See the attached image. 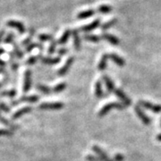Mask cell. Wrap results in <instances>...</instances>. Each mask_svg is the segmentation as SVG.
Returning a JSON list of instances; mask_svg holds the SVG:
<instances>
[{"mask_svg": "<svg viewBox=\"0 0 161 161\" xmlns=\"http://www.w3.org/2000/svg\"><path fill=\"white\" fill-rule=\"evenodd\" d=\"M4 35H5V31H4V30L0 31V42H1V41H2V40H3V37H4Z\"/></svg>", "mask_w": 161, "mask_h": 161, "instance_id": "f6af8a7d", "label": "cell"}, {"mask_svg": "<svg viewBox=\"0 0 161 161\" xmlns=\"http://www.w3.org/2000/svg\"><path fill=\"white\" fill-rule=\"evenodd\" d=\"M99 19H97L96 21H94L93 23H92L90 25H86V26H83L80 28V31H91L92 30H94L95 28H97L98 25H99Z\"/></svg>", "mask_w": 161, "mask_h": 161, "instance_id": "e0dca14e", "label": "cell"}, {"mask_svg": "<svg viewBox=\"0 0 161 161\" xmlns=\"http://www.w3.org/2000/svg\"><path fill=\"white\" fill-rule=\"evenodd\" d=\"M160 127H161V122H160Z\"/></svg>", "mask_w": 161, "mask_h": 161, "instance_id": "681fc988", "label": "cell"}, {"mask_svg": "<svg viewBox=\"0 0 161 161\" xmlns=\"http://www.w3.org/2000/svg\"><path fill=\"white\" fill-rule=\"evenodd\" d=\"M139 106H142V107H143L144 108L150 110V111H152L153 113H156V114L161 113L160 105H155V104L150 103V102H148V101L140 100L139 101Z\"/></svg>", "mask_w": 161, "mask_h": 161, "instance_id": "5b68a950", "label": "cell"}, {"mask_svg": "<svg viewBox=\"0 0 161 161\" xmlns=\"http://www.w3.org/2000/svg\"><path fill=\"white\" fill-rule=\"evenodd\" d=\"M0 74H3V75H5L6 76H7V74H6V69L4 68V67H0Z\"/></svg>", "mask_w": 161, "mask_h": 161, "instance_id": "7bdbcfd3", "label": "cell"}, {"mask_svg": "<svg viewBox=\"0 0 161 161\" xmlns=\"http://www.w3.org/2000/svg\"><path fill=\"white\" fill-rule=\"evenodd\" d=\"M40 96L39 95H30V96H23L17 100H12L10 104L12 107H16L19 104L22 102H29V103H35L37 101H39Z\"/></svg>", "mask_w": 161, "mask_h": 161, "instance_id": "7a4b0ae2", "label": "cell"}, {"mask_svg": "<svg viewBox=\"0 0 161 161\" xmlns=\"http://www.w3.org/2000/svg\"><path fill=\"white\" fill-rule=\"evenodd\" d=\"M61 58L60 57L56 58H45V57H42L40 58V61L45 64H56L60 62Z\"/></svg>", "mask_w": 161, "mask_h": 161, "instance_id": "2e32d148", "label": "cell"}, {"mask_svg": "<svg viewBox=\"0 0 161 161\" xmlns=\"http://www.w3.org/2000/svg\"><path fill=\"white\" fill-rule=\"evenodd\" d=\"M74 61H75V58H74V57H71V58H68V59L66 60L65 64H64L60 69L58 70V75H59V76H64V75H65V74L69 71L70 67H71V65L73 64Z\"/></svg>", "mask_w": 161, "mask_h": 161, "instance_id": "30bf717a", "label": "cell"}, {"mask_svg": "<svg viewBox=\"0 0 161 161\" xmlns=\"http://www.w3.org/2000/svg\"><path fill=\"white\" fill-rule=\"evenodd\" d=\"M95 14V12L94 10H87V11H83L80 13L77 16L78 18H80V19H85L87 17H90V16H92Z\"/></svg>", "mask_w": 161, "mask_h": 161, "instance_id": "f1b7e54d", "label": "cell"}, {"mask_svg": "<svg viewBox=\"0 0 161 161\" xmlns=\"http://www.w3.org/2000/svg\"><path fill=\"white\" fill-rule=\"evenodd\" d=\"M58 52L60 56H63V55H65V54L68 52V49H67V48H64V47H62V48L58 49Z\"/></svg>", "mask_w": 161, "mask_h": 161, "instance_id": "60d3db41", "label": "cell"}, {"mask_svg": "<svg viewBox=\"0 0 161 161\" xmlns=\"http://www.w3.org/2000/svg\"><path fill=\"white\" fill-rule=\"evenodd\" d=\"M0 111H3V112H5V113H10V107L7 105L5 102H3V101H0Z\"/></svg>", "mask_w": 161, "mask_h": 161, "instance_id": "1f68e13d", "label": "cell"}, {"mask_svg": "<svg viewBox=\"0 0 161 161\" xmlns=\"http://www.w3.org/2000/svg\"><path fill=\"white\" fill-rule=\"evenodd\" d=\"M63 108L64 104L62 102H44L39 105V108L43 110H58Z\"/></svg>", "mask_w": 161, "mask_h": 161, "instance_id": "277c9868", "label": "cell"}, {"mask_svg": "<svg viewBox=\"0 0 161 161\" xmlns=\"http://www.w3.org/2000/svg\"><path fill=\"white\" fill-rule=\"evenodd\" d=\"M14 55H15V57L18 58V59H22L23 58V56H24V54H23V51H22L21 49H20V47L17 46V44L16 43H14Z\"/></svg>", "mask_w": 161, "mask_h": 161, "instance_id": "484cf974", "label": "cell"}, {"mask_svg": "<svg viewBox=\"0 0 161 161\" xmlns=\"http://www.w3.org/2000/svg\"><path fill=\"white\" fill-rule=\"evenodd\" d=\"M114 93H115V95L118 97V98H119V99H121V100H122V102L125 104L126 107L127 106H130V105H132V100L129 98V97H127L126 94L123 92L122 90H120V89H116V88H115Z\"/></svg>", "mask_w": 161, "mask_h": 161, "instance_id": "52a82bcc", "label": "cell"}, {"mask_svg": "<svg viewBox=\"0 0 161 161\" xmlns=\"http://www.w3.org/2000/svg\"><path fill=\"white\" fill-rule=\"evenodd\" d=\"M126 106L124 103H119V102H111V103L106 104L98 112V116L102 117L106 115L112 108H116V109H125Z\"/></svg>", "mask_w": 161, "mask_h": 161, "instance_id": "6da1fadb", "label": "cell"}, {"mask_svg": "<svg viewBox=\"0 0 161 161\" xmlns=\"http://www.w3.org/2000/svg\"><path fill=\"white\" fill-rule=\"evenodd\" d=\"M86 159L88 161H102L99 158L93 155H88L86 157Z\"/></svg>", "mask_w": 161, "mask_h": 161, "instance_id": "74e56055", "label": "cell"}, {"mask_svg": "<svg viewBox=\"0 0 161 161\" xmlns=\"http://www.w3.org/2000/svg\"><path fill=\"white\" fill-rule=\"evenodd\" d=\"M134 111H135V113L137 114L138 115V117L141 119V121L145 124V125H150V123H151V120H150V118L148 116V115H146L145 113H144L143 111L142 110V108H140V106L137 105V106H135L134 107Z\"/></svg>", "mask_w": 161, "mask_h": 161, "instance_id": "8992f818", "label": "cell"}, {"mask_svg": "<svg viewBox=\"0 0 161 161\" xmlns=\"http://www.w3.org/2000/svg\"><path fill=\"white\" fill-rule=\"evenodd\" d=\"M57 45H58V42H57L55 40H53L51 42H50V45H49V47H48V49H47V53H48L49 55H52V54H54V53H55Z\"/></svg>", "mask_w": 161, "mask_h": 161, "instance_id": "4dcf8cb0", "label": "cell"}, {"mask_svg": "<svg viewBox=\"0 0 161 161\" xmlns=\"http://www.w3.org/2000/svg\"><path fill=\"white\" fill-rule=\"evenodd\" d=\"M34 48H39V49H43L44 47L42 44L40 43H30L29 45L25 47V51L26 52H31L32 51Z\"/></svg>", "mask_w": 161, "mask_h": 161, "instance_id": "7402d4cb", "label": "cell"}, {"mask_svg": "<svg viewBox=\"0 0 161 161\" xmlns=\"http://www.w3.org/2000/svg\"><path fill=\"white\" fill-rule=\"evenodd\" d=\"M107 55V58L108 59L110 58V59H112L114 62H115L117 65H119V66H124L125 64V59L124 58H120L119 56H117L116 54H106Z\"/></svg>", "mask_w": 161, "mask_h": 161, "instance_id": "4fadbf2b", "label": "cell"}, {"mask_svg": "<svg viewBox=\"0 0 161 161\" xmlns=\"http://www.w3.org/2000/svg\"><path fill=\"white\" fill-rule=\"evenodd\" d=\"M14 33L10 32V33L7 34V36L6 37V39L4 40V42H5V43H12V42L14 41Z\"/></svg>", "mask_w": 161, "mask_h": 161, "instance_id": "8d00e7d4", "label": "cell"}, {"mask_svg": "<svg viewBox=\"0 0 161 161\" xmlns=\"http://www.w3.org/2000/svg\"><path fill=\"white\" fill-rule=\"evenodd\" d=\"M107 61H108V58H107V55L105 54L103 57L101 58L100 62L98 63V69L99 70V71H104V70L106 69V66H107Z\"/></svg>", "mask_w": 161, "mask_h": 161, "instance_id": "4316f807", "label": "cell"}, {"mask_svg": "<svg viewBox=\"0 0 161 161\" xmlns=\"http://www.w3.org/2000/svg\"><path fill=\"white\" fill-rule=\"evenodd\" d=\"M72 32L70 31L69 30H66L64 32L63 36L59 39V40L58 41V44H59V45H64V43H66L67 42V40H68V39H69V36L70 34H71Z\"/></svg>", "mask_w": 161, "mask_h": 161, "instance_id": "cb8c5ba5", "label": "cell"}, {"mask_svg": "<svg viewBox=\"0 0 161 161\" xmlns=\"http://www.w3.org/2000/svg\"><path fill=\"white\" fill-rule=\"evenodd\" d=\"M38 38H39V40H40V41H43V42H46V41H52V40H54V38H53L52 35L45 34V33L39 35Z\"/></svg>", "mask_w": 161, "mask_h": 161, "instance_id": "f546056e", "label": "cell"}, {"mask_svg": "<svg viewBox=\"0 0 161 161\" xmlns=\"http://www.w3.org/2000/svg\"><path fill=\"white\" fill-rule=\"evenodd\" d=\"M101 39H103V40H108V42H110L111 44H114V45H117V44H119V40L115 37V36H113V35L108 34V33H103L102 36H101Z\"/></svg>", "mask_w": 161, "mask_h": 161, "instance_id": "9a60e30c", "label": "cell"}, {"mask_svg": "<svg viewBox=\"0 0 161 161\" xmlns=\"http://www.w3.org/2000/svg\"><path fill=\"white\" fill-rule=\"evenodd\" d=\"M98 10H99V12L103 13V14H108V13L111 12L112 7L109 6H101L98 7Z\"/></svg>", "mask_w": 161, "mask_h": 161, "instance_id": "836d02e7", "label": "cell"}, {"mask_svg": "<svg viewBox=\"0 0 161 161\" xmlns=\"http://www.w3.org/2000/svg\"><path fill=\"white\" fill-rule=\"evenodd\" d=\"M95 95L97 98H102L103 96V90H102V83L100 80H98L96 82V86H95Z\"/></svg>", "mask_w": 161, "mask_h": 161, "instance_id": "ffe728a7", "label": "cell"}, {"mask_svg": "<svg viewBox=\"0 0 161 161\" xmlns=\"http://www.w3.org/2000/svg\"><path fill=\"white\" fill-rule=\"evenodd\" d=\"M92 150H93L96 154H98V158H99L102 161H113L108 156V154H107L100 147H98L97 145H93V146H92Z\"/></svg>", "mask_w": 161, "mask_h": 161, "instance_id": "ba28073f", "label": "cell"}, {"mask_svg": "<svg viewBox=\"0 0 161 161\" xmlns=\"http://www.w3.org/2000/svg\"><path fill=\"white\" fill-rule=\"evenodd\" d=\"M29 31H30V36H31V38H32V36H33V35L35 34V32H36V31H35V29L34 28H32V27H31V28H30L29 29Z\"/></svg>", "mask_w": 161, "mask_h": 161, "instance_id": "b9f144b4", "label": "cell"}, {"mask_svg": "<svg viewBox=\"0 0 161 161\" xmlns=\"http://www.w3.org/2000/svg\"><path fill=\"white\" fill-rule=\"evenodd\" d=\"M0 122H1L2 124H4V125H5L6 126L8 127V128L12 129V130H17L18 128H19L18 125H15V124L14 125V124L11 123L7 118L4 117V116L2 115V114H1V111H0Z\"/></svg>", "mask_w": 161, "mask_h": 161, "instance_id": "5bb4252c", "label": "cell"}, {"mask_svg": "<svg viewBox=\"0 0 161 161\" xmlns=\"http://www.w3.org/2000/svg\"><path fill=\"white\" fill-rule=\"evenodd\" d=\"M37 89H38L39 92H42L43 94H46V95H48V94L52 93L51 88L46 86L44 84H37Z\"/></svg>", "mask_w": 161, "mask_h": 161, "instance_id": "603a6c76", "label": "cell"}, {"mask_svg": "<svg viewBox=\"0 0 161 161\" xmlns=\"http://www.w3.org/2000/svg\"><path fill=\"white\" fill-rule=\"evenodd\" d=\"M31 75H32L31 70L26 69V71L24 72V77H23V93H27L28 92H30V90L31 88Z\"/></svg>", "mask_w": 161, "mask_h": 161, "instance_id": "3957f363", "label": "cell"}, {"mask_svg": "<svg viewBox=\"0 0 161 161\" xmlns=\"http://www.w3.org/2000/svg\"><path fill=\"white\" fill-rule=\"evenodd\" d=\"M11 135H13V132L11 130L0 129V136H11Z\"/></svg>", "mask_w": 161, "mask_h": 161, "instance_id": "d590c367", "label": "cell"}, {"mask_svg": "<svg viewBox=\"0 0 161 161\" xmlns=\"http://www.w3.org/2000/svg\"><path fill=\"white\" fill-rule=\"evenodd\" d=\"M31 36H29V37H27L26 39H24V40H23L22 41V46L23 47H26L27 45H29L30 44V42H31Z\"/></svg>", "mask_w": 161, "mask_h": 161, "instance_id": "ab89813d", "label": "cell"}, {"mask_svg": "<svg viewBox=\"0 0 161 161\" xmlns=\"http://www.w3.org/2000/svg\"><path fill=\"white\" fill-rule=\"evenodd\" d=\"M3 85H4V83H0V89H1L2 87H3Z\"/></svg>", "mask_w": 161, "mask_h": 161, "instance_id": "c3c4849f", "label": "cell"}, {"mask_svg": "<svg viewBox=\"0 0 161 161\" xmlns=\"http://www.w3.org/2000/svg\"><path fill=\"white\" fill-rule=\"evenodd\" d=\"M14 53H10L9 54V63H10V66H11V69L12 71H14V72H15V71H17V69L19 68V64L17 62H15V60H14Z\"/></svg>", "mask_w": 161, "mask_h": 161, "instance_id": "ac0fdd59", "label": "cell"}, {"mask_svg": "<svg viewBox=\"0 0 161 161\" xmlns=\"http://www.w3.org/2000/svg\"><path fill=\"white\" fill-rule=\"evenodd\" d=\"M157 139H158V141H159V142H161V133H160V134H158V137H157Z\"/></svg>", "mask_w": 161, "mask_h": 161, "instance_id": "7dc6e473", "label": "cell"}, {"mask_svg": "<svg viewBox=\"0 0 161 161\" xmlns=\"http://www.w3.org/2000/svg\"><path fill=\"white\" fill-rule=\"evenodd\" d=\"M42 58V56L41 55H37V56H31V57H30L26 61H25V64H30V65H31V64H34L39 59Z\"/></svg>", "mask_w": 161, "mask_h": 161, "instance_id": "83f0119b", "label": "cell"}, {"mask_svg": "<svg viewBox=\"0 0 161 161\" xmlns=\"http://www.w3.org/2000/svg\"><path fill=\"white\" fill-rule=\"evenodd\" d=\"M7 26L12 27V28H16L20 34H23L25 32V31H26L23 23H22L21 22H18V21L10 20V21L7 22Z\"/></svg>", "mask_w": 161, "mask_h": 161, "instance_id": "8fae6325", "label": "cell"}, {"mask_svg": "<svg viewBox=\"0 0 161 161\" xmlns=\"http://www.w3.org/2000/svg\"><path fill=\"white\" fill-rule=\"evenodd\" d=\"M65 88H66V83L65 82H61V83H58V85H56L54 88H52V92H54V93H60V92L64 91Z\"/></svg>", "mask_w": 161, "mask_h": 161, "instance_id": "d4e9b609", "label": "cell"}, {"mask_svg": "<svg viewBox=\"0 0 161 161\" xmlns=\"http://www.w3.org/2000/svg\"><path fill=\"white\" fill-rule=\"evenodd\" d=\"M32 111V108L31 107H24V108H20V109H18L17 111H15L13 115H12V119L13 120H16L18 118H20L21 116H23V115H26V114H28L30 112H31Z\"/></svg>", "mask_w": 161, "mask_h": 161, "instance_id": "9c48e42d", "label": "cell"}, {"mask_svg": "<svg viewBox=\"0 0 161 161\" xmlns=\"http://www.w3.org/2000/svg\"><path fill=\"white\" fill-rule=\"evenodd\" d=\"M72 34L74 36V44H75V47L76 50H79L80 47V40L79 35H78V32L76 30H74L72 31Z\"/></svg>", "mask_w": 161, "mask_h": 161, "instance_id": "d6986e66", "label": "cell"}, {"mask_svg": "<svg viewBox=\"0 0 161 161\" xmlns=\"http://www.w3.org/2000/svg\"><path fill=\"white\" fill-rule=\"evenodd\" d=\"M124 159H125V157L121 153H117L114 157V161H123Z\"/></svg>", "mask_w": 161, "mask_h": 161, "instance_id": "f35d334b", "label": "cell"}, {"mask_svg": "<svg viewBox=\"0 0 161 161\" xmlns=\"http://www.w3.org/2000/svg\"><path fill=\"white\" fill-rule=\"evenodd\" d=\"M102 78H103L104 82H105V85H106L107 89H108V93H112V92H115V84H114V82H113V80H111L107 75H104Z\"/></svg>", "mask_w": 161, "mask_h": 161, "instance_id": "7c38bea8", "label": "cell"}, {"mask_svg": "<svg viewBox=\"0 0 161 161\" xmlns=\"http://www.w3.org/2000/svg\"><path fill=\"white\" fill-rule=\"evenodd\" d=\"M6 63L5 62V61H3L2 59H0V67H6Z\"/></svg>", "mask_w": 161, "mask_h": 161, "instance_id": "ee69618b", "label": "cell"}, {"mask_svg": "<svg viewBox=\"0 0 161 161\" xmlns=\"http://www.w3.org/2000/svg\"><path fill=\"white\" fill-rule=\"evenodd\" d=\"M84 39L89 40V41H92V42H98L99 41V38L96 35H86L84 37Z\"/></svg>", "mask_w": 161, "mask_h": 161, "instance_id": "d6a6232c", "label": "cell"}, {"mask_svg": "<svg viewBox=\"0 0 161 161\" xmlns=\"http://www.w3.org/2000/svg\"><path fill=\"white\" fill-rule=\"evenodd\" d=\"M16 94H17V92H16L15 89H11L9 91H4V92H2L0 93V95L2 97H8V98H15Z\"/></svg>", "mask_w": 161, "mask_h": 161, "instance_id": "44dd1931", "label": "cell"}, {"mask_svg": "<svg viewBox=\"0 0 161 161\" xmlns=\"http://www.w3.org/2000/svg\"><path fill=\"white\" fill-rule=\"evenodd\" d=\"M4 53H5V49L2 48V47H0V55H2V54H4Z\"/></svg>", "mask_w": 161, "mask_h": 161, "instance_id": "bcb514c9", "label": "cell"}, {"mask_svg": "<svg viewBox=\"0 0 161 161\" xmlns=\"http://www.w3.org/2000/svg\"><path fill=\"white\" fill-rule=\"evenodd\" d=\"M115 23H116V20H115V19H114V20H111V21H109V22H108V23H104L103 25H102V27H101V28H102V30L109 29L110 27H111L112 25H114V24H115Z\"/></svg>", "mask_w": 161, "mask_h": 161, "instance_id": "e575fe53", "label": "cell"}]
</instances>
